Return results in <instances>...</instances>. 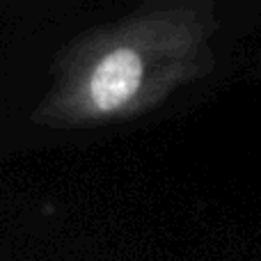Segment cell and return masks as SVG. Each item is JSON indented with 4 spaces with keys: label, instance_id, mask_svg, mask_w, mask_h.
I'll list each match as a JSON object with an SVG mask.
<instances>
[{
    "label": "cell",
    "instance_id": "cell-1",
    "mask_svg": "<svg viewBox=\"0 0 261 261\" xmlns=\"http://www.w3.org/2000/svg\"><path fill=\"white\" fill-rule=\"evenodd\" d=\"M208 0H147L78 35L53 64L32 124L53 130L115 126L161 108L208 67Z\"/></svg>",
    "mask_w": 261,
    "mask_h": 261
}]
</instances>
